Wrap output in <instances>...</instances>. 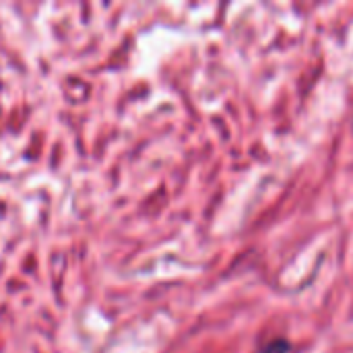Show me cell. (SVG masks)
Instances as JSON below:
<instances>
[{
    "mask_svg": "<svg viewBox=\"0 0 353 353\" xmlns=\"http://www.w3.org/2000/svg\"><path fill=\"white\" fill-rule=\"evenodd\" d=\"M292 352V345H290V341H285V339H273V341H269L267 345H263L259 353H290Z\"/></svg>",
    "mask_w": 353,
    "mask_h": 353,
    "instance_id": "obj_1",
    "label": "cell"
}]
</instances>
